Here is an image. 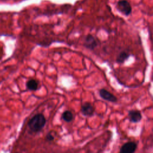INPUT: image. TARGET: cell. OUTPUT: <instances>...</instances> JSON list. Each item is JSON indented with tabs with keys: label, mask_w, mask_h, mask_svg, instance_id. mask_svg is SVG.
<instances>
[{
	"label": "cell",
	"mask_w": 153,
	"mask_h": 153,
	"mask_svg": "<svg viewBox=\"0 0 153 153\" xmlns=\"http://www.w3.org/2000/svg\"><path fill=\"white\" fill-rule=\"evenodd\" d=\"M46 119L42 114L39 113L32 117L27 123L30 130L33 133L40 131L45 126Z\"/></svg>",
	"instance_id": "1"
},
{
	"label": "cell",
	"mask_w": 153,
	"mask_h": 153,
	"mask_svg": "<svg viewBox=\"0 0 153 153\" xmlns=\"http://www.w3.org/2000/svg\"><path fill=\"white\" fill-rule=\"evenodd\" d=\"M118 11L126 16H129L132 11V8L130 3L126 0H120L116 6Z\"/></svg>",
	"instance_id": "2"
},
{
	"label": "cell",
	"mask_w": 153,
	"mask_h": 153,
	"mask_svg": "<svg viewBox=\"0 0 153 153\" xmlns=\"http://www.w3.org/2000/svg\"><path fill=\"white\" fill-rule=\"evenodd\" d=\"M97 45L98 43L93 35L90 34L86 35L83 42V45L85 48L90 50H93L97 47Z\"/></svg>",
	"instance_id": "3"
},
{
	"label": "cell",
	"mask_w": 153,
	"mask_h": 153,
	"mask_svg": "<svg viewBox=\"0 0 153 153\" xmlns=\"http://www.w3.org/2000/svg\"><path fill=\"white\" fill-rule=\"evenodd\" d=\"M99 94L100 97L103 100L113 103L117 102V98L112 93L105 88H101L100 90H99Z\"/></svg>",
	"instance_id": "4"
},
{
	"label": "cell",
	"mask_w": 153,
	"mask_h": 153,
	"mask_svg": "<svg viewBox=\"0 0 153 153\" xmlns=\"http://www.w3.org/2000/svg\"><path fill=\"white\" fill-rule=\"evenodd\" d=\"M137 145L134 142H128L123 144L120 150L121 153H133L136 151Z\"/></svg>",
	"instance_id": "5"
},
{
	"label": "cell",
	"mask_w": 153,
	"mask_h": 153,
	"mask_svg": "<svg viewBox=\"0 0 153 153\" xmlns=\"http://www.w3.org/2000/svg\"><path fill=\"white\" fill-rule=\"evenodd\" d=\"M81 112L84 116L91 117L94 114V109L90 103L85 102L81 105Z\"/></svg>",
	"instance_id": "6"
},
{
	"label": "cell",
	"mask_w": 153,
	"mask_h": 153,
	"mask_svg": "<svg viewBox=\"0 0 153 153\" xmlns=\"http://www.w3.org/2000/svg\"><path fill=\"white\" fill-rule=\"evenodd\" d=\"M129 121L133 123H137L140 121L142 118L140 112L138 110H130L128 113Z\"/></svg>",
	"instance_id": "7"
},
{
	"label": "cell",
	"mask_w": 153,
	"mask_h": 153,
	"mask_svg": "<svg viewBox=\"0 0 153 153\" xmlns=\"http://www.w3.org/2000/svg\"><path fill=\"white\" fill-rule=\"evenodd\" d=\"M130 54L125 51H121L117 56L116 62L120 64L124 63L130 57Z\"/></svg>",
	"instance_id": "8"
},
{
	"label": "cell",
	"mask_w": 153,
	"mask_h": 153,
	"mask_svg": "<svg viewBox=\"0 0 153 153\" xmlns=\"http://www.w3.org/2000/svg\"><path fill=\"white\" fill-rule=\"evenodd\" d=\"M26 86L30 91H36L38 89V82L34 79H30L26 82Z\"/></svg>",
	"instance_id": "9"
},
{
	"label": "cell",
	"mask_w": 153,
	"mask_h": 153,
	"mask_svg": "<svg viewBox=\"0 0 153 153\" xmlns=\"http://www.w3.org/2000/svg\"><path fill=\"white\" fill-rule=\"evenodd\" d=\"M61 118L65 122L70 123L74 119V115L70 111H65L62 113Z\"/></svg>",
	"instance_id": "10"
},
{
	"label": "cell",
	"mask_w": 153,
	"mask_h": 153,
	"mask_svg": "<svg viewBox=\"0 0 153 153\" xmlns=\"http://www.w3.org/2000/svg\"><path fill=\"white\" fill-rule=\"evenodd\" d=\"M45 139L47 140V141H49V142H51L53 140H54V137L53 134H51L50 133H48L45 136Z\"/></svg>",
	"instance_id": "11"
}]
</instances>
